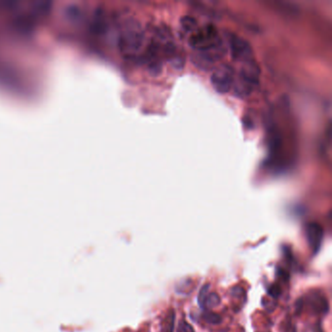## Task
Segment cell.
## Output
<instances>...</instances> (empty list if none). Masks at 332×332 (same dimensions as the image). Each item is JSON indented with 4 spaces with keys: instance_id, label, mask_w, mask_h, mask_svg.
Listing matches in <instances>:
<instances>
[{
    "instance_id": "obj_1",
    "label": "cell",
    "mask_w": 332,
    "mask_h": 332,
    "mask_svg": "<svg viewBox=\"0 0 332 332\" xmlns=\"http://www.w3.org/2000/svg\"><path fill=\"white\" fill-rule=\"evenodd\" d=\"M259 69L254 61L240 64L239 71L235 77L231 91L236 97L247 98L252 95L259 82Z\"/></svg>"
},
{
    "instance_id": "obj_2",
    "label": "cell",
    "mask_w": 332,
    "mask_h": 332,
    "mask_svg": "<svg viewBox=\"0 0 332 332\" xmlns=\"http://www.w3.org/2000/svg\"><path fill=\"white\" fill-rule=\"evenodd\" d=\"M145 43V35L138 23H127L122 29L119 46L124 55L135 57L140 53Z\"/></svg>"
},
{
    "instance_id": "obj_3",
    "label": "cell",
    "mask_w": 332,
    "mask_h": 332,
    "mask_svg": "<svg viewBox=\"0 0 332 332\" xmlns=\"http://www.w3.org/2000/svg\"><path fill=\"white\" fill-rule=\"evenodd\" d=\"M235 77V70L227 65L222 64L213 71L210 76V82L214 89L220 94L229 93L233 86Z\"/></svg>"
},
{
    "instance_id": "obj_4",
    "label": "cell",
    "mask_w": 332,
    "mask_h": 332,
    "mask_svg": "<svg viewBox=\"0 0 332 332\" xmlns=\"http://www.w3.org/2000/svg\"><path fill=\"white\" fill-rule=\"evenodd\" d=\"M230 53L232 57L239 62L240 64H245L254 61V53L251 44L236 35H230L229 39Z\"/></svg>"
},
{
    "instance_id": "obj_5",
    "label": "cell",
    "mask_w": 332,
    "mask_h": 332,
    "mask_svg": "<svg viewBox=\"0 0 332 332\" xmlns=\"http://www.w3.org/2000/svg\"><path fill=\"white\" fill-rule=\"evenodd\" d=\"M220 41L217 29L213 26H205L200 29H195L190 36V44L197 50H203L214 46Z\"/></svg>"
},
{
    "instance_id": "obj_6",
    "label": "cell",
    "mask_w": 332,
    "mask_h": 332,
    "mask_svg": "<svg viewBox=\"0 0 332 332\" xmlns=\"http://www.w3.org/2000/svg\"><path fill=\"white\" fill-rule=\"evenodd\" d=\"M223 55V45L219 41L214 46L208 47L203 50H197L195 56L196 64H199L200 67H210L219 61Z\"/></svg>"
},
{
    "instance_id": "obj_7",
    "label": "cell",
    "mask_w": 332,
    "mask_h": 332,
    "mask_svg": "<svg viewBox=\"0 0 332 332\" xmlns=\"http://www.w3.org/2000/svg\"><path fill=\"white\" fill-rule=\"evenodd\" d=\"M306 238L314 253L319 252L323 239V229L319 223L312 222L305 228Z\"/></svg>"
},
{
    "instance_id": "obj_8",
    "label": "cell",
    "mask_w": 332,
    "mask_h": 332,
    "mask_svg": "<svg viewBox=\"0 0 332 332\" xmlns=\"http://www.w3.org/2000/svg\"><path fill=\"white\" fill-rule=\"evenodd\" d=\"M182 25L187 33L192 34L195 29H197V23L193 18L190 17H185L182 22Z\"/></svg>"
},
{
    "instance_id": "obj_9",
    "label": "cell",
    "mask_w": 332,
    "mask_h": 332,
    "mask_svg": "<svg viewBox=\"0 0 332 332\" xmlns=\"http://www.w3.org/2000/svg\"><path fill=\"white\" fill-rule=\"evenodd\" d=\"M220 303V298L217 293H208L206 296V302H205V308L207 306V308H213L218 306Z\"/></svg>"
},
{
    "instance_id": "obj_10",
    "label": "cell",
    "mask_w": 332,
    "mask_h": 332,
    "mask_svg": "<svg viewBox=\"0 0 332 332\" xmlns=\"http://www.w3.org/2000/svg\"><path fill=\"white\" fill-rule=\"evenodd\" d=\"M208 288H209L208 285L203 286L198 295V303L202 309H205V302H206V296L208 294V292H207Z\"/></svg>"
},
{
    "instance_id": "obj_11",
    "label": "cell",
    "mask_w": 332,
    "mask_h": 332,
    "mask_svg": "<svg viewBox=\"0 0 332 332\" xmlns=\"http://www.w3.org/2000/svg\"><path fill=\"white\" fill-rule=\"evenodd\" d=\"M204 319L207 321L208 323L212 324H218L221 321V318L218 316V314L213 313V312H207L204 315Z\"/></svg>"
},
{
    "instance_id": "obj_12",
    "label": "cell",
    "mask_w": 332,
    "mask_h": 332,
    "mask_svg": "<svg viewBox=\"0 0 332 332\" xmlns=\"http://www.w3.org/2000/svg\"><path fill=\"white\" fill-rule=\"evenodd\" d=\"M279 287H276V286H272L270 289H269V294L272 295L273 297H277L279 295Z\"/></svg>"
}]
</instances>
